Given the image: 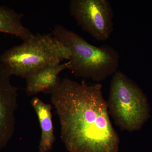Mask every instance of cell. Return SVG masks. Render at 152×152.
<instances>
[{
  "instance_id": "1",
  "label": "cell",
  "mask_w": 152,
  "mask_h": 152,
  "mask_svg": "<svg viewBox=\"0 0 152 152\" xmlns=\"http://www.w3.org/2000/svg\"><path fill=\"white\" fill-rule=\"evenodd\" d=\"M102 85L61 80L51 94L61 138L69 152H118L120 139L110 118Z\"/></svg>"
},
{
  "instance_id": "2",
  "label": "cell",
  "mask_w": 152,
  "mask_h": 152,
  "mask_svg": "<svg viewBox=\"0 0 152 152\" xmlns=\"http://www.w3.org/2000/svg\"><path fill=\"white\" fill-rule=\"evenodd\" d=\"M52 34L69 50V70L76 77L100 82L118 71L120 55L110 46L93 45L61 25L56 26Z\"/></svg>"
},
{
  "instance_id": "3",
  "label": "cell",
  "mask_w": 152,
  "mask_h": 152,
  "mask_svg": "<svg viewBox=\"0 0 152 152\" xmlns=\"http://www.w3.org/2000/svg\"><path fill=\"white\" fill-rule=\"evenodd\" d=\"M70 52L53 34H37L7 50L0 63L11 75L27 77L42 68L69 61Z\"/></svg>"
},
{
  "instance_id": "4",
  "label": "cell",
  "mask_w": 152,
  "mask_h": 152,
  "mask_svg": "<svg viewBox=\"0 0 152 152\" xmlns=\"http://www.w3.org/2000/svg\"><path fill=\"white\" fill-rule=\"evenodd\" d=\"M107 103L109 114L122 130H139L149 116V106L145 95L121 71H117L113 75Z\"/></svg>"
},
{
  "instance_id": "5",
  "label": "cell",
  "mask_w": 152,
  "mask_h": 152,
  "mask_svg": "<svg viewBox=\"0 0 152 152\" xmlns=\"http://www.w3.org/2000/svg\"><path fill=\"white\" fill-rule=\"evenodd\" d=\"M71 15L78 26L97 40L109 39L114 30V11L108 0H72Z\"/></svg>"
},
{
  "instance_id": "6",
  "label": "cell",
  "mask_w": 152,
  "mask_h": 152,
  "mask_svg": "<svg viewBox=\"0 0 152 152\" xmlns=\"http://www.w3.org/2000/svg\"><path fill=\"white\" fill-rule=\"evenodd\" d=\"M11 76L0 63V151L8 143L15 129L19 89L11 84Z\"/></svg>"
},
{
  "instance_id": "7",
  "label": "cell",
  "mask_w": 152,
  "mask_h": 152,
  "mask_svg": "<svg viewBox=\"0 0 152 152\" xmlns=\"http://www.w3.org/2000/svg\"><path fill=\"white\" fill-rule=\"evenodd\" d=\"M70 63H65L47 66L26 78V91L28 96L42 92L51 94L59 84V75L64 70L69 69Z\"/></svg>"
},
{
  "instance_id": "8",
  "label": "cell",
  "mask_w": 152,
  "mask_h": 152,
  "mask_svg": "<svg viewBox=\"0 0 152 152\" xmlns=\"http://www.w3.org/2000/svg\"><path fill=\"white\" fill-rule=\"evenodd\" d=\"M31 104L37 114L41 128L39 152H50L56 141L52 120L51 105L45 103L37 97L32 99Z\"/></svg>"
},
{
  "instance_id": "9",
  "label": "cell",
  "mask_w": 152,
  "mask_h": 152,
  "mask_svg": "<svg viewBox=\"0 0 152 152\" xmlns=\"http://www.w3.org/2000/svg\"><path fill=\"white\" fill-rule=\"evenodd\" d=\"M24 15L5 6H0V32L10 34L26 40L34 34L22 23Z\"/></svg>"
}]
</instances>
